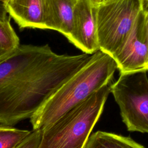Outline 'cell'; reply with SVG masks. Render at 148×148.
Segmentation results:
<instances>
[{
	"label": "cell",
	"mask_w": 148,
	"mask_h": 148,
	"mask_svg": "<svg viewBox=\"0 0 148 148\" xmlns=\"http://www.w3.org/2000/svg\"><path fill=\"white\" fill-rule=\"evenodd\" d=\"M4 5L0 4V21H4L9 18Z\"/></svg>",
	"instance_id": "cell-15"
},
{
	"label": "cell",
	"mask_w": 148,
	"mask_h": 148,
	"mask_svg": "<svg viewBox=\"0 0 148 148\" xmlns=\"http://www.w3.org/2000/svg\"><path fill=\"white\" fill-rule=\"evenodd\" d=\"M42 137V131L32 130L29 135L16 148H38Z\"/></svg>",
	"instance_id": "cell-13"
},
{
	"label": "cell",
	"mask_w": 148,
	"mask_h": 148,
	"mask_svg": "<svg viewBox=\"0 0 148 148\" xmlns=\"http://www.w3.org/2000/svg\"><path fill=\"white\" fill-rule=\"evenodd\" d=\"M142 2V12L144 17L145 26L148 39V0H141Z\"/></svg>",
	"instance_id": "cell-14"
},
{
	"label": "cell",
	"mask_w": 148,
	"mask_h": 148,
	"mask_svg": "<svg viewBox=\"0 0 148 148\" xmlns=\"http://www.w3.org/2000/svg\"><path fill=\"white\" fill-rule=\"evenodd\" d=\"M77 0H45V29L58 31L69 39Z\"/></svg>",
	"instance_id": "cell-9"
},
{
	"label": "cell",
	"mask_w": 148,
	"mask_h": 148,
	"mask_svg": "<svg viewBox=\"0 0 148 148\" xmlns=\"http://www.w3.org/2000/svg\"><path fill=\"white\" fill-rule=\"evenodd\" d=\"M109 83L42 131L38 148H84L110 92Z\"/></svg>",
	"instance_id": "cell-3"
},
{
	"label": "cell",
	"mask_w": 148,
	"mask_h": 148,
	"mask_svg": "<svg viewBox=\"0 0 148 148\" xmlns=\"http://www.w3.org/2000/svg\"><path fill=\"white\" fill-rule=\"evenodd\" d=\"M94 54H58L47 44L20 45L0 61V124L30 119Z\"/></svg>",
	"instance_id": "cell-1"
},
{
	"label": "cell",
	"mask_w": 148,
	"mask_h": 148,
	"mask_svg": "<svg viewBox=\"0 0 148 148\" xmlns=\"http://www.w3.org/2000/svg\"><path fill=\"white\" fill-rule=\"evenodd\" d=\"M5 7L20 29H45V0H9Z\"/></svg>",
	"instance_id": "cell-8"
},
{
	"label": "cell",
	"mask_w": 148,
	"mask_h": 148,
	"mask_svg": "<svg viewBox=\"0 0 148 148\" xmlns=\"http://www.w3.org/2000/svg\"><path fill=\"white\" fill-rule=\"evenodd\" d=\"M91 1L92 2V3L96 5H98V4H99L100 3H101L103 1V0H91Z\"/></svg>",
	"instance_id": "cell-16"
},
{
	"label": "cell",
	"mask_w": 148,
	"mask_h": 148,
	"mask_svg": "<svg viewBox=\"0 0 148 148\" xmlns=\"http://www.w3.org/2000/svg\"><path fill=\"white\" fill-rule=\"evenodd\" d=\"M141 10V0H108L98 4L99 50L112 57L130 35Z\"/></svg>",
	"instance_id": "cell-4"
},
{
	"label": "cell",
	"mask_w": 148,
	"mask_h": 148,
	"mask_svg": "<svg viewBox=\"0 0 148 148\" xmlns=\"http://www.w3.org/2000/svg\"><path fill=\"white\" fill-rule=\"evenodd\" d=\"M20 45L19 38L13 28L10 19L0 21V61L10 54Z\"/></svg>",
	"instance_id": "cell-11"
},
{
	"label": "cell",
	"mask_w": 148,
	"mask_h": 148,
	"mask_svg": "<svg viewBox=\"0 0 148 148\" xmlns=\"http://www.w3.org/2000/svg\"><path fill=\"white\" fill-rule=\"evenodd\" d=\"M110 92L131 132L148 134V77L146 71L120 73Z\"/></svg>",
	"instance_id": "cell-5"
},
{
	"label": "cell",
	"mask_w": 148,
	"mask_h": 148,
	"mask_svg": "<svg viewBox=\"0 0 148 148\" xmlns=\"http://www.w3.org/2000/svg\"><path fill=\"white\" fill-rule=\"evenodd\" d=\"M117 65L110 55L95 53L90 61L64 83L31 116L33 130L43 131L94 92L110 83Z\"/></svg>",
	"instance_id": "cell-2"
},
{
	"label": "cell",
	"mask_w": 148,
	"mask_h": 148,
	"mask_svg": "<svg viewBox=\"0 0 148 148\" xmlns=\"http://www.w3.org/2000/svg\"><path fill=\"white\" fill-rule=\"evenodd\" d=\"M112 57L120 73L148 71V39L142 10L130 35Z\"/></svg>",
	"instance_id": "cell-6"
},
{
	"label": "cell",
	"mask_w": 148,
	"mask_h": 148,
	"mask_svg": "<svg viewBox=\"0 0 148 148\" xmlns=\"http://www.w3.org/2000/svg\"><path fill=\"white\" fill-rule=\"evenodd\" d=\"M97 6L91 0H77L73 16L72 29L68 40L84 53L99 51Z\"/></svg>",
	"instance_id": "cell-7"
},
{
	"label": "cell",
	"mask_w": 148,
	"mask_h": 148,
	"mask_svg": "<svg viewBox=\"0 0 148 148\" xmlns=\"http://www.w3.org/2000/svg\"><path fill=\"white\" fill-rule=\"evenodd\" d=\"M108 1V0H103V1L102 2H104V1Z\"/></svg>",
	"instance_id": "cell-18"
},
{
	"label": "cell",
	"mask_w": 148,
	"mask_h": 148,
	"mask_svg": "<svg viewBox=\"0 0 148 148\" xmlns=\"http://www.w3.org/2000/svg\"><path fill=\"white\" fill-rule=\"evenodd\" d=\"M31 132L11 126H0V148H16Z\"/></svg>",
	"instance_id": "cell-12"
},
{
	"label": "cell",
	"mask_w": 148,
	"mask_h": 148,
	"mask_svg": "<svg viewBox=\"0 0 148 148\" xmlns=\"http://www.w3.org/2000/svg\"><path fill=\"white\" fill-rule=\"evenodd\" d=\"M9 0H0V4L3 5H5L6 3L8 2Z\"/></svg>",
	"instance_id": "cell-17"
},
{
	"label": "cell",
	"mask_w": 148,
	"mask_h": 148,
	"mask_svg": "<svg viewBox=\"0 0 148 148\" xmlns=\"http://www.w3.org/2000/svg\"><path fill=\"white\" fill-rule=\"evenodd\" d=\"M84 148H146L129 136L98 131L91 134Z\"/></svg>",
	"instance_id": "cell-10"
}]
</instances>
